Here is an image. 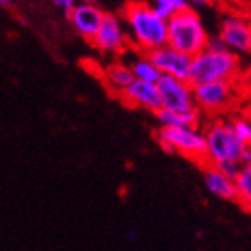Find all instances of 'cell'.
Wrapping results in <instances>:
<instances>
[{
  "label": "cell",
  "mask_w": 251,
  "mask_h": 251,
  "mask_svg": "<svg viewBox=\"0 0 251 251\" xmlns=\"http://www.w3.org/2000/svg\"><path fill=\"white\" fill-rule=\"evenodd\" d=\"M120 20L123 26H126V35L132 50L151 53L167 44V21L153 11L150 2H126L122 9Z\"/></svg>",
  "instance_id": "obj_1"
},
{
  "label": "cell",
  "mask_w": 251,
  "mask_h": 251,
  "mask_svg": "<svg viewBox=\"0 0 251 251\" xmlns=\"http://www.w3.org/2000/svg\"><path fill=\"white\" fill-rule=\"evenodd\" d=\"M241 60L226 48H205L192 58L188 83L192 86L214 81L239 79Z\"/></svg>",
  "instance_id": "obj_2"
},
{
  "label": "cell",
  "mask_w": 251,
  "mask_h": 251,
  "mask_svg": "<svg viewBox=\"0 0 251 251\" xmlns=\"http://www.w3.org/2000/svg\"><path fill=\"white\" fill-rule=\"evenodd\" d=\"M209 34L201 16L193 7H188L167 20V46L193 58L207 48Z\"/></svg>",
  "instance_id": "obj_3"
},
{
  "label": "cell",
  "mask_w": 251,
  "mask_h": 251,
  "mask_svg": "<svg viewBox=\"0 0 251 251\" xmlns=\"http://www.w3.org/2000/svg\"><path fill=\"white\" fill-rule=\"evenodd\" d=\"M202 132L205 139V165H220L223 162L241 163L244 146L235 137L230 122L225 118H211Z\"/></svg>",
  "instance_id": "obj_4"
},
{
  "label": "cell",
  "mask_w": 251,
  "mask_h": 251,
  "mask_svg": "<svg viewBox=\"0 0 251 251\" xmlns=\"http://www.w3.org/2000/svg\"><path fill=\"white\" fill-rule=\"evenodd\" d=\"M155 139L167 153H176L201 167L207 163L205 162V139L201 128L158 126V130L155 132Z\"/></svg>",
  "instance_id": "obj_5"
},
{
  "label": "cell",
  "mask_w": 251,
  "mask_h": 251,
  "mask_svg": "<svg viewBox=\"0 0 251 251\" xmlns=\"http://www.w3.org/2000/svg\"><path fill=\"white\" fill-rule=\"evenodd\" d=\"M239 79L214 81L193 86V99L201 114L211 118H222L228 113L239 99Z\"/></svg>",
  "instance_id": "obj_6"
},
{
  "label": "cell",
  "mask_w": 251,
  "mask_h": 251,
  "mask_svg": "<svg viewBox=\"0 0 251 251\" xmlns=\"http://www.w3.org/2000/svg\"><path fill=\"white\" fill-rule=\"evenodd\" d=\"M218 37L232 53H250L251 48V13L243 9H225L220 21Z\"/></svg>",
  "instance_id": "obj_7"
},
{
  "label": "cell",
  "mask_w": 251,
  "mask_h": 251,
  "mask_svg": "<svg viewBox=\"0 0 251 251\" xmlns=\"http://www.w3.org/2000/svg\"><path fill=\"white\" fill-rule=\"evenodd\" d=\"M156 88L160 95V109H169V111L197 109L193 99V86L188 81L176 79L171 75H160Z\"/></svg>",
  "instance_id": "obj_8"
},
{
  "label": "cell",
  "mask_w": 251,
  "mask_h": 251,
  "mask_svg": "<svg viewBox=\"0 0 251 251\" xmlns=\"http://www.w3.org/2000/svg\"><path fill=\"white\" fill-rule=\"evenodd\" d=\"M92 44L99 51L107 54H123L132 50L122 20L109 13L104 14V20L97 30L95 37L92 39Z\"/></svg>",
  "instance_id": "obj_9"
},
{
  "label": "cell",
  "mask_w": 251,
  "mask_h": 251,
  "mask_svg": "<svg viewBox=\"0 0 251 251\" xmlns=\"http://www.w3.org/2000/svg\"><path fill=\"white\" fill-rule=\"evenodd\" d=\"M146 54L150 56L153 65L158 69V72L162 75H171V77H176V79L188 81L190 69H192V58L190 56L179 53V51L167 46V44Z\"/></svg>",
  "instance_id": "obj_10"
},
{
  "label": "cell",
  "mask_w": 251,
  "mask_h": 251,
  "mask_svg": "<svg viewBox=\"0 0 251 251\" xmlns=\"http://www.w3.org/2000/svg\"><path fill=\"white\" fill-rule=\"evenodd\" d=\"M104 11L97 4H88V2H77L75 7L69 13V21L74 26V30L84 41L92 42L95 37L97 30L100 26L102 20H104Z\"/></svg>",
  "instance_id": "obj_11"
},
{
  "label": "cell",
  "mask_w": 251,
  "mask_h": 251,
  "mask_svg": "<svg viewBox=\"0 0 251 251\" xmlns=\"http://www.w3.org/2000/svg\"><path fill=\"white\" fill-rule=\"evenodd\" d=\"M118 99L132 109H146L151 113H156L160 109L158 88L156 84L146 83V81L134 79L128 84V88L118 95Z\"/></svg>",
  "instance_id": "obj_12"
},
{
  "label": "cell",
  "mask_w": 251,
  "mask_h": 251,
  "mask_svg": "<svg viewBox=\"0 0 251 251\" xmlns=\"http://www.w3.org/2000/svg\"><path fill=\"white\" fill-rule=\"evenodd\" d=\"M202 172H204V186L211 195L222 201L235 202V183L232 177L225 176L213 165H204Z\"/></svg>",
  "instance_id": "obj_13"
},
{
  "label": "cell",
  "mask_w": 251,
  "mask_h": 251,
  "mask_svg": "<svg viewBox=\"0 0 251 251\" xmlns=\"http://www.w3.org/2000/svg\"><path fill=\"white\" fill-rule=\"evenodd\" d=\"M100 79L105 84V88L113 93L114 97H118L123 90L128 88V84L134 81V74L130 71L128 63L118 60V62L105 65L100 74Z\"/></svg>",
  "instance_id": "obj_14"
},
{
  "label": "cell",
  "mask_w": 251,
  "mask_h": 251,
  "mask_svg": "<svg viewBox=\"0 0 251 251\" xmlns=\"http://www.w3.org/2000/svg\"><path fill=\"white\" fill-rule=\"evenodd\" d=\"M156 120L160 126H171V128H199L202 120V114L199 109L193 111H169V109H158Z\"/></svg>",
  "instance_id": "obj_15"
},
{
  "label": "cell",
  "mask_w": 251,
  "mask_h": 251,
  "mask_svg": "<svg viewBox=\"0 0 251 251\" xmlns=\"http://www.w3.org/2000/svg\"><path fill=\"white\" fill-rule=\"evenodd\" d=\"M135 51V50H134ZM130 71L134 74V79L137 81H146V83H153L156 84L160 79V72L158 69L153 65V62L150 60L146 53H141V51H135L134 60L128 63Z\"/></svg>",
  "instance_id": "obj_16"
},
{
  "label": "cell",
  "mask_w": 251,
  "mask_h": 251,
  "mask_svg": "<svg viewBox=\"0 0 251 251\" xmlns=\"http://www.w3.org/2000/svg\"><path fill=\"white\" fill-rule=\"evenodd\" d=\"M235 183V204L251 214V163L243 165L234 179Z\"/></svg>",
  "instance_id": "obj_17"
},
{
  "label": "cell",
  "mask_w": 251,
  "mask_h": 251,
  "mask_svg": "<svg viewBox=\"0 0 251 251\" xmlns=\"http://www.w3.org/2000/svg\"><path fill=\"white\" fill-rule=\"evenodd\" d=\"M150 5L153 7V11H155L160 18H163L165 21L171 20L172 16H176L177 13H181V11L190 7L186 0H151Z\"/></svg>",
  "instance_id": "obj_18"
},
{
  "label": "cell",
  "mask_w": 251,
  "mask_h": 251,
  "mask_svg": "<svg viewBox=\"0 0 251 251\" xmlns=\"http://www.w3.org/2000/svg\"><path fill=\"white\" fill-rule=\"evenodd\" d=\"M230 126L239 143L243 146H251V120L243 116H235L230 120Z\"/></svg>",
  "instance_id": "obj_19"
},
{
  "label": "cell",
  "mask_w": 251,
  "mask_h": 251,
  "mask_svg": "<svg viewBox=\"0 0 251 251\" xmlns=\"http://www.w3.org/2000/svg\"><path fill=\"white\" fill-rule=\"evenodd\" d=\"M51 4H53L54 7H58L62 13H65L69 16V13H71L72 9L75 7V4H77V0H51Z\"/></svg>",
  "instance_id": "obj_20"
},
{
  "label": "cell",
  "mask_w": 251,
  "mask_h": 251,
  "mask_svg": "<svg viewBox=\"0 0 251 251\" xmlns=\"http://www.w3.org/2000/svg\"><path fill=\"white\" fill-rule=\"evenodd\" d=\"M190 7H211L220 4V0H186Z\"/></svg>",
  "instance_id": "obj_21"
},
{
  "label": "cell",
  "mask_w": 251,
  "mask_h": 251,
  "mask_svg": "<svg viewBox=\"0 0 251 251\" xmlns=\"http://www.w3.org/2000/svg\"><path fill=\"white\" fill-rule=\"evenodd\" d=\"M220 4H225V9H243L246 7L248 0H220Z\"/></svg>",
  "instance_id": "obj_22"
},
{
  "label": "cell",
  "mask_w": 251,
  "mask_h": 251,
  "mask_svg": "<svg viewBox=\"0 0 251 251\" xmlns=\"http://www.w3.org/2000/svg\"><path fill=\"white\" fill-rule=\"evenodd\" d=\"M241 163H243V165H248V163H251V146H244Z\"/></svg>",
  "instance_id": "obj_23"
},
{
  "label": "cell",
  "mask_w": 251,
  "mask_h": 251,
  "mask_svg": "<svg viewBox=\"0 0 251 251\" xmlns=\"http://www.w3.org/2000/svg\"><path fill=\"white\" fill-rule=\"evenodd\" d=\"M128 241H132V243H135V241H137V230H134V228H132V230H128Z\"/></svg>",
  "instance_id": "obj_24"
},
{
  "label": "cell",
  "mask_w": 251,
  "mask_h": 251,
  "mask_svg": "<svg viewBox=\"0 0 251 251\" xmlns=\"http://www.w3.org/2000/svg\"><path fill=\"white\" fill-rule=\"evenodd\" d=\"M13 0H0V7H11Z\"/></svg>",
  "instance_id": "obj_25"
},
{
  "label": "cell",
  "mask_w": 251,
  "mask_h": 251,
  "mask_svg": "<svg viewBox=\"0 0 251 251\" xmlns=\"http://www.w3.org/2000/svg\"><path fill=\"white\" fill-rule=\"evenodd\" d=\"M77 2H88V4H95V0H77Z\"/></svg>",
  "instance_id": "obj_26"
},
{
  "label": "cell",
  "mask_w": 251,
  "mask_h": 251,
  "mask_svg": "<svg viewBox=\"0 0 251 251\" xmlns=\"http://www.w3.org/2000/svg\"><path fill=\"white\" fill-rule=\"evenodd\" d=\"M250 54H251V48H250Z\"/></svg>",
  "instance_id": "obj_27"
}]
</instances>
